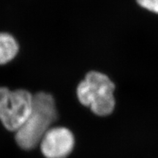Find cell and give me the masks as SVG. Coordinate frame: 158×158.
I'll list each match as a JSON object with an SVG mask.
<instances>
[{"label": "cell", "mask_w": 158, "mask_h": 158, "mask_svg": "<svg viewBox=\"0 0 158 158\" xmlns=\"http://www.w3.org/2000/svg\"><path fill=\"white\" fill-rule=\"evenodd\" d=\"M138 5L148 10L158 13V0H136Z\"/></svg>", "instance_id": "6"}, {"label": "cell", "mask_w": 158, "mask_h": 158, "mask_svg": "<svg viewBox=\"0 0 158 158\" xmlns=\"http://www.w3.org/2000/svg\"><path fill=\"white\" fill-rule=\"evenodd\" d=\"M18 52L19 45L14 37L8 33H0V65L13 60Z\"/></svg>", "instance_id": "5"}, {"label": "cell", "mask_w": 158, "mask_h": 158, "mask_svg": "<svg viewBox=\"0 0 158 158\" xmlns=\"http://www.w3.org/2000/svg\"><path fill=\"white\" fill-rule=\"evenodd\" d=\"M33 96L27 90L0 86V120L6 129L16 132L22 126L30 114Z\"/></svg>", "instance_id": "3"}, {"label": "cell", "mask_w": 158, "mask_h": 158, "mask_svg": "<svg viewBox=\"0 0 158 158\" xmlns=\"http://www.w3.org/2000/svg\"><path fill=\"white\" fill-rule=\"evenodd\" d=\"M114 89L115 85L106 75L91 71L78 84L77 96L81 103L96 115L107 116L115 107Z\"/></svg>", "instance_id": "2"}, {"label": "cell", "mask_w": 158, "mask_h": 158, "mask_svg": "<svg viewBox=\"0 0 158 158\" xmlns=\"http://www.w3.org/2000/svg\"><path fill=\"white\" fill-rule=\"evenodd\" d=\"M56 118V103L52 95L45 92L37 93L33 96L30 114L15 132L17 143L26 150L37 147Z\"/></svg>", "instance_id": "1"}, {"label": "cell", "mask_w": 158, "mask_h": 158, "mask_svg": "<svg viewBox=\"0 0 158 158\" xmlns=\"http://www.w3.org/2000/svg\"><path fill=\"white\" fill-rule=\"evenodd\" d=\"M75 139L68 128L51 127L40 141V149L46 158H65L74 147Z\"/></svg>", "instance_id": "4"}]
</instances>
